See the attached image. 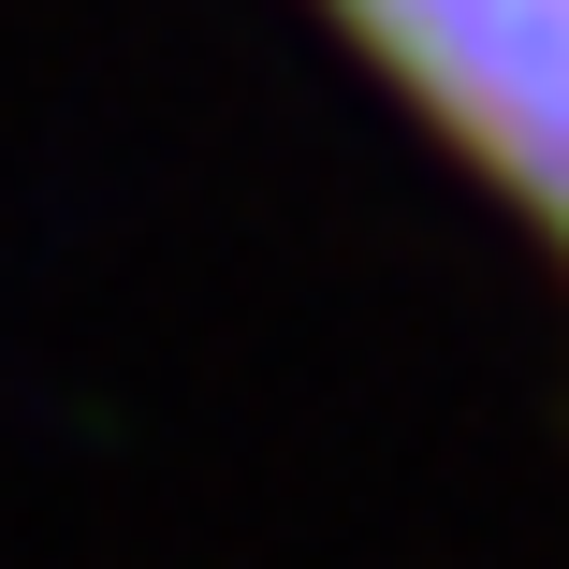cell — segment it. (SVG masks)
Returning a JSON list of instances; mask_svg holds the SVG:
<instances>
[{"mask_svg": "<svg viewBox=\"0 0 569 569\" xmlns=\"http://www.w3.org/2000/svg\"><path fill=\"white\" fill-rule=\"evenodd\" d=\"M336 16L569 263V0H336Z\"/></svg>", "mask_w": 569, "mask_h": 569, "instance_id": "cell-1", "label": "cell"}]
</instances>
